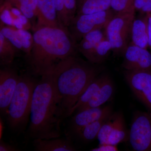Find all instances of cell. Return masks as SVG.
Instances as JSON below:
<instances>
[{"label":"cell","mask_w":151,"mask_h":151,"mask_svg":"<svg viewBox=\"0 0 151 151\" xmlns=\"http://www.w3.org/2000/svg\"><path fill=\"white\" fill-rule=\"evenodd\" d=\"M64 5L70 23L76 15L78 9L77 0H64Z\"/></svg>","instance_id":"cell-28"},{"label":"cell","mask_w":151,"mask_h":151,"mask_svg":"<svg viewBox=\"0 0 151 151\" xmlns=\"http://www.w3.org/2000/svg\"><path fill=\"white\" fill-rule=\"evenodd\" d=\"M18 149L15 146L12 145L4 142L1 139L0 141V151H19Z\"/></svg>","instance_id":"cell-31"},{"label":"cell","mask_w":151,"mask_h":151,"mask_svg":"<svg viewBox=\"0 0 151 151\" xmlns=\"http://www.w3.org/2000/svg\"><path fill=\"white\" fill-rule=\"evenodd\" d=\"M114 86L113 81L108 76L98 91L87 104L78 108L76 112H79L90 108L100 107L108 101L113 96Z\"/></svg>","instance_id":"cell-17"},{"label":"cell","mask_w":151,"mask_h":151,"mask_svg":"<svg viewBox=\"0 0 151 151\" xmlns=\"http://www.w3.org/2000/svg\"><path fill=\"white\" fill-rule=\"evenodd\" d=\"M34 150L37 151H74L76 150L70 139H40L33 140Z\"/></svg>","instance_id":"cell-15"},{"label":"cell","mask_w":151,"mask_h":151,"mask_svg":"<svg viewBox=\"0 0 151 151\" xmlns=\"http://www.w3.org/2000/svg\"><path fill=\"white\" fill-rule=\"evenodd\" d=\"M19 78L16 71L9 67L0 70V111L3 115L7 114Z\"/></svg>","instance_id":"cell-10"},{"label":"cell","mask_w":151,"mask_h":151,"mask_svg":"<svg viewBox=\"0 0 151 151\" xmlns=\"http://www.w3.org/2000/svg\"><path fill=\"white\" fill-rule=\"evenodd\" d=\"M57 14L58 19L60 25L61 27L68 29V27L70 24V22L68 17L64 0H53Z\"/></svg>","instance_id":"cell-26"},{"label":"cell","mask_w":151,"mask_h":151,"mask_svg":"<svg viewBox=\"0 0 151 151\" xmlns=\"http://www.w3.org/2000/svg\"><path fill=\"white\" fill-rule=\"evenodd\" d=\"M134 6L136 11L142 13H151V0H134Z\"/></svg>","instance_id":"cell-29"},{"label":"cell","mask_w":151,"mask_h":151,"mask_svg":"<svg viewBox=\"0 0 151 151\" xmlns=\"http://www.w3.org/2000/svg\"><path fill=\"white\" fill-rule=\"evenodd\" d=\"M116 113H112L101 127L97 136L100 144H107L116 119Z\"/></svg>","instance_id":"cell-24"},{"label":"cell","mask_w":151,"mask_h":151,"mask_svg":"<svg viewBox=\"0 0 151 151\" xmlns=\"http://www.w3.org/2000/svg\"><path fill=\"white\" fill-rule=\"evenodd\" d=\"M41 77L33 93L27 136L32 140L59 138L62 120L51 75Z\"/></svg>","instance_id":"cell-3"},{"label":"cell","mask_w":151,"mask_h":151,"mask_svg":"<svg viewBox=\"0 0 151 151\" xmlns=\"http://www.w3.org/2000/svg\"><path fill=\"white\" fill-rule=\"evenodd\" d=\"M105 37L104 29L88 33L77 44V50L89 61L96 47Z\"/></svg>","instance_id":"cell-16"},{"label":"cell","mask_w":151,"mask_h":151,"mask_svg":"<svg viewBox=\"0 0 151 151\" xmlns=\"http://www.w3.org/2000/svg\"><path fill=\"white\" fill-rule=\"evenodd\" d=\"M129 132H127L123 115L116 113V121L107 144L117 146L119 143L126 142L129 139Z\"/></svg>","instance_id":"cell-19"},{"label":"cell","mask_w":151,"mask_h":151,"mask_svg":"<svg viewBox=\"0 0 151 151\" xmlns=\"http://www.w3.org/2000/svg\"><path fill=\"white\" fill-rule=\"evenodd\" d=\"M37 21L33 28L45 27H61L58 19L54 1L37 0Z\"/></svg>","instance_id":"cell-13"},{"label":"cell","mask_w":151,"mask_h":151,"mask_svg":"<svg viewBox=\"0 0 151 151\" xmlns=\"http://www.w3.org/2000/svg\"><path fill=\"white\" fill-rule=\"evenodd\" d=\"M125 70H151V52L130 42L124 54Z\"/></svg>","instance_id":"cell-9"},{"label":"cell","mask_w":151,"mask_h":151,"mask_svg":"<svg viewBox=\"0 0 151 151\" xmlns=\"http://www.w3.org/2000/svg\"><path fill=\"white\" fill-rule=\"evenodd\" d=\"M91 151H118L116 145H110L108 144H100V146L97 147L92 149Z\"/></svg>","instance_id":"cell-30"},{"label":"cell","mask_w":151,"mask_h":151,"mask_svg":"<svg viewBox=\"0 0 151 151\" xmlns=\"http://www.w3.org/2000/svg\"><path fill=\"white\" fill-rule=\"evenodd\" d=\"M0 32L19 50L24 52L26 54L29 53L32 47L33 36L28 32L23 29L6 25L1 20Z\"/></svg>","instance_id":"cell-12"},{"label":"cell","mask_w":151,"mask_h":151,"mask_svg":"<svg viewBox=\"0 0 151 151\" xmlns=\"http://www.w3.org/2000/svg\"><path fill=\"white\" fill-rule=\"evenodd\" d=\"M111 0H80L76 14H86L111 9Z\"/></svg>","instance_id":"cell-20"},{"label":"cell","mask_w":151,"mask_h":151,"mask_svg":"<svg viewBox=\"0 0 151 151\" xmlns=\"http://www.w3.org/2000/svg\"><path fill=\"white\" fill-rule=\"evenodd\" d=\"M37 81L28 74L19 76L6 115L9 127L15 134H21L27 127L33 93Z\"/></svg>","instance_id":"cell-4"},{"label":"cell","mask_w":151,"mask_h":151,"mask_svg":"<svg viewBox=\"0 0 151 151\" xmlns=\"http://www.w3.org/2000/svg\"><path fill=\"white\" fill-rule=\"evenodd\" d=\"M148 18V47L151 52V13L147 14Z\"/></svg>","instance_id":"cell-32"},{"label":"cell","mask_w":151,"mask_h":151,"mask_svg":"<svg viewBox=\"0 0 151 151\" xmlns=\"http://www.w3.org/2000/svg\"><path fill=\"white\" fill-rule=\"evenodd\" d=\"M116 13L111 9L86 14H76L68 27L76 41L79 42L86 34L103 29Z\"/></svg>","instance_id":"cell-6"},{"label":"cell","mask_w":151,"mask_h":151,"mask_svg":"<svg viewBox=\"0 0 151 151\" xmlns=\"http://www.w3.org/2000/svg\"><path fill=\"white\" fill-rule=\"evenodd\" d=\"M31 51L25 55L32 75L42 76L51 73L60 61L76 54L77 42L68 29L61 27L33 29Z\"/></svg>","instance_id":"cell-1"},{"label":"cell","mask_w":151,"mask_h":151,"mask_svg":"<svg viewBox=\"0 0 151 151\" xmlns=\"http://www.w3.org/2000/svg\"><path fill=\"white\" fill-rule=\"evenodd\" d=\"M129 140L134 150L151 151V112L134 113Z\"/></svg>","instance_id":"cell-7"},{"label":"cell","mask_w":151,"mask_h":151,"mask_svg":"<svg viewBox=\"0 0 151 151\" xmlns=\"http://www.w3.org/2000/svg\"><path fill=\"white\" fill-rule=\"evenodd\" d=\"M70 120L69 131L76 134L84 127L99 119L110 116L113 113L111 106L90 108L76 112Z\"/></svg>","instance_id":"cell-11"},{"label":"cell","mask_w":151,"mask_h":151,"mask_svg":"<svg viewBox=\"0 0 151 151\" xmlns=\"http://www.w3.org/2000/svg\"><path fill=\"white\" fill-rule=\"evenodd\" d=\"M110 116L104 117L89 124L78 131L75 134L77 135L83 141L89 142L97 138L101 127Z\"/></svg>","instance_id":"cell-22"},{"label":"cell","mask_w":151,"mask_h":151,"mask_svg":"<svg viewBox=\"0 0 151 151\" xmlns=\"http://www.w3.org/2000/svg\"><path fill=\"white\" fill-rule=\"evenodd\" d=\"M131 42L144 48L148 47V18L147 14L136 17L132 24Z\"/></svg>","instance_id":"cell-14"},{"label":"cell","mask_w":151,"mask_h":151,"mask_svg":"<svg viewBox=\"0 0 151 151\" xmlns=\"http://www.w3.org/2000/svg\"><path fill=\"white\" fill-rule=\"evenodd\" d=\"M17 5L29 7L33 10L37 17L38 9L37 0H5L3 5L1 6V10L9 6H14Z\"/></svg>","instance_id":"cell-27"},{"label":"cell","mask_w":151,"mask_h":151,"mask_svg":"<svg viewBox=\"0 0 151 151\" xmlns=\"http://www.w3.org/2000/svg\"><path fill=\"white\" fill-rule=\"evenodd\" d=\"M135 12L115 14L104 29L105 37L111 43L112 51L116 54L123 55L130 43Z\"/></svg>","instance_id":"cell-5"},{"label":"cell","mask_w":151,"mask_h":151,"mask_svg":"<svg viewBox=\"0 0 151 151\" xmlns=\"http://www.w3.org/2000/svg\"><path fill=\"white\" fill-rule=\"evenodd\" d=\"M111 51L112 45L105 37L98 44L88 61L93 64H100L106 60Z\"/></svg>","instance_id":"cell-23"},{"label":"cell","mask_w":151,"mask_h":151,"mask_svg":"<svg viewBox=\"0 0 151 151\" xmlns=\"http://www.w3.org/2000/svg\"><path fill=\"white\" fill-rule=\"evenodd\" d=\"M134 0H111V9L116 13L136 11L134 6Z\"/></svg>","instance_id":"cell-25"},{"label":"cell","mask_w":151,"mask_h":151,"mask_svg":"<svg viewBox=\"0 0 151 151\" xmlns=\"http://www.w3.org/2000/svg\"><path fill=\"white\" fill-rule=\"evenodd\" d=\"M108 76L106 74L99 75L94 78L83 94H81L77 103L72 108L69 113V116H71L78 108L86 105L91 100L106 80Z\"/></svg>","instance_id":"cell-18"},{"label":"cell","mask_w":151,"mask_h":151,"mask_svg":"<svg viewBox=\"0 0 151 151\" xmlns=\"http://www.w3.org/2000/svg\"><path fill=\"white\" fill-rule=\"evenodd\" d=\"M4 1L5 0H0V5H1V6L3 5V4L4 2Z\"/></svg>","instance_id":"cell-33"},{"label":"cell","mask_w":151,"mask_h":151,"mask_svg":"<svg viewBox=\"0 0 151 151\" xmlns=\"http://www.w3.org/2000/svg\"><path fill=\"white\" fill-rule=\"evenodd\" d=\"M19 50L0 32V64L9 67L13 62Z\"/></svg>","instance_id":"cell-21"},{"label":"cell","mask_w":151,"mask_h":151,"mask_svg":"<svg viewBox=\"0 0 151 151\" xmlns=\"http://www.w3.org/2000/svg\"><path fill=\"white\" fill-rule=\"evenodd\" d=\"M96 65L74 55L60 61L50 73L62 121L69 117L70 111L81 94L100 75L101 68Z\"/></svg>","instance_id":"cell-2"},{"label":"cell","mask_w":151,"mask_h":151,"mask_svg":"<svg viewBox=\"0 0 151 151\" xmlns=\"http://www.w3.org/2000/svg\"><path fill=\"white\" fill-rule=\"evenodd\" d=\"M124 76L135 96L151 112V70H125Z\"/></svg>","instance_id":"cell-8"},{"label":"cell","mask_w":151,"mask_h":151,"mask_svg":"<svg viewBox=\"0 0 151 151\" xmlns=\"http://www.w3.org/2000/svg\"><path fill=\"white\" fill-rule=\"evenodd\" d=\"M77 1H78H78H80V0H77Z\"/></svg>","instance_id":"cell-34"}]
</instances>
